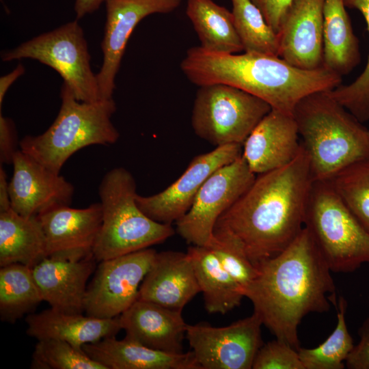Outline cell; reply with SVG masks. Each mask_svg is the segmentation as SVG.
<instances>
[{
	"instance_id": "37",
	"label": "cell",
	"mask_w": 369,
	"mask_h": 369,
	"mask_svg": "<svg viewBox=\"0 0 369 369\" xmlns=\"http://www.w3.org/2000/svg\"><path fill=\"white\" fill-rule=\"evenodd\" d=\"M18 150L14 124L0 112V164H12Z\"/></svg>"
},
{
	"instance_id": "12",
	"label": "cell",
	"mask_w": 369,
	"mask_h": 369,
	"mask_svg": "<svg viewBox=\"0 0 369 369\" xmlns=\"http://www.w3.org/2000/svg\"><path fill=\"white\" fill-rule=\"evenodd\" d=\"M156 254L149 247L100 261L87 288L86 315L111 318L127 310L137 299L140 285Z\"/></svg>"
},
{
	"instance_id": "18",
	"label": "cell",
	"mask_w": 369,
	"mask_h": 369,
	"mask_svg": "<svg viewBox=\"0 0 369 369\" xmlns=\"http://www.w3.org/2000/svg\"><path fill=\"white\" fill-rule=\"evenodd\" d=\"M293 115L271 109L243 144L242 156L256 175L275 170L292 161L301 143Z\"/></svg>"
},
{
	"instance_id": "22",
	"label": "cell",
	"mask_w": 369,
	"mask_h": 369,
	"mask_svg": "<svg viewBox=\"0 0 369 369\" xmlns=\"http://www.w3.org/2000/svg\"><path fill=\"white\" fill-rule=\"evenodd\" d=\"M106 369H201L193 351L172 353L153 349L126 337H106L83 346Z\"/></svg>"
},
{
	"instance_id": "36",
	"label": "cell",
	"mask_w": 369,
	"mask_h": 369,
	"mask_svg": "<svg viewBox=\"0 0 369 369\" xmlns=\"http://www.w3.org/2000/svg\"><path fill=\"white\" fill-rule=\"evenodd\" d=\"M359 340L348 355L345 366L348 369H369V316L358 331Z\"/></svg>"
},
{
	"instance_id": "5",
	"label": "cell",
	"mask_w": 369,
	"mask_h": 369,
	"mask_svg": "<svg viewBox=\"0 0 369 369\" xmlns=\"http://www.w3.org/2000/svg\"><path fill=\"white\" fill-rule=\"evenodd\" d=\"M60 96V109L49 128L40 135H27L19 142L20 150L59 174L78 150L92 145H111L120 137L111 120L116 111L113 98L79 101L64 82Z\"/></svg>"
},
{
	"instance_id": "6",
	"label": "cell",
	"mask_w": 369,
	"mask_h": 369,
	"mask_svg": "<svg viewBox=\"0 0 369 369\" xmlns=\"http://www.w3.org/2000/svg\"><path fill=\"white\" fill-rule=\"evenodd\" d=\"M102 225L92 254L102 261L160 244L175 233L172 224L148 217L136 202V183L124 167L105 174L99 186Z\"/></svg>"
},
{
	"instance_id": "26",
	"label": "cell",
	"mask_w": 369,
	"mask_h": 369,
	"mask_svg": "<svg viewBox=\"0 0 369 369\" xmlns=\"http://www.w3.org/2000/svg\"><path fill=\"white\" fill-rule=\"evenodd\" d=\"M187 252L191 259L207 312L224 314L239 306L244 297L241 286L223 269L212 250L192 245Z\"/></svg>"
},
{
	"instance_id": "42",
	"label": "cell",
	"mask_w": 369,
	"mask_h": 369,
	"mask_svg": "<svg viewBox=\"0 0 369 369\" xmlns=\"http://www.w3.org/2000/svg\"><path fill=\"white\" fill-rule=\"evenodd\" d=\"M368 131H369V130H368Z\"/></svg>"
},
{
	"instance_id": "14",
	"label": "cell",
	"mask_w": 369,
	"mask_h": 369,
	"mask_svg": "<svg viewBox=\"0 0 369 369\" xmlns=\"http://www.w3.org/2000/svg\"><path fill=\"white\" fill-rule=\"evenodd\" d=\"M182 0H105L106 23L101 43L103 62L96 74L102 100L113 98L115 79L127 42L137 24L148 15L174 11Z\"/></svg>"
},
{
	"instance_id": "19",
	"label": "cell",
	"mask_w": 369,
	"mask_h": 369,
	"mask_svg": "<svg viewBox=\"0 0 369 369\" xmlns=\"http://www.w3.org/2000/svg\"><path fill=\"white\" fill-rule=\"evenodd\" d=\"M93 254L79 260L44 258L32 267L43 301L51 308L68 314H82L87 282L95 271Z\"/></svg>"
},
{
	"instance_id": "41",
	"label": "cell",
	"mask_w": 369,
	"mask_h": 369,
	"mask_svg": "<svg viewBox=\"0 0 369 369\" xmlns=\"http://www.w3.org/2000/svg\"><path fill=\"white\" fill-rule=\"evenodd\" d=\"M105 0H76L74 11L77 20L81 18L87 14H91L98 10Z\"/></svg>"
},
{
	"instance_id": "34",
	"label": "cell",
	"mask_w": 369,
	"mask_h": 369,
	"mask_svg": "<svg viewBox=\"0 0 369 369\" xmlns=\"http://www.w3.org/2000/svg\"><path fill=\"white\" fill-rule=\"evenodd\" d=\"M207 247L212 250L223 269L241 286V290L256 276L257 267L232 241L214 236Z\"/></svg>"
},
{
	"instance_id": "38",
	"label": "cell",
	"mask_w": 369,
	"mask_h": 369,
	"mask_svg": "<svg viewBox=\"0 0 369 369\" xmlns=\"http://www.w3.org/2000/svg\"><path fill=\"white\" fill-rule=\"evenodd\" d=\"M277 33L282 18L292 0H251Z\"/></svg>"
},
{
	"instance_id": "15",
	"label": "cell",
	"mask_w": 369,
	"mask_h": 369,
	"mask_svg": "<svg viewBox=\"0 0 369 369\" xmlns=\"http://www.w3.org/2000/svg\"><path fill=\"white\" fill-rule=\"evenodd\" d=\"M9 182L11 208L24 217L37 216L57 206L70 205L73 185L30 155L18 150Z\"/></svg>"
},
{
	"instance_id": "9",
	"label": "cell",
	"mask_w": 369,
	"mask_h": 369,
	"mask_svg": "<svg viewBox=\"0 0 369 369\" xmlns=\"http://www.w3.org/2000/svg\"><path fill=\"white\" fill-rule=\"evenodd\" d=\"M25 58L36 59L56 70L77 100H102L83 31L77 20L1 53L3 62Z\"/></svg>"
},
{
	"instance_id": "25",
	"label": "cell",
	"mask_w": 369,
	"mask_h": 369,
	"mask_svg": "<svg viewBox=\"0 0 369 369\" xmlns=\"http://www.w3.org/2000/svg\"><path fill=\"white\" fill-rule=\"evenodd\" d=\"M46 257L44 232L37 216L24 217L12 208L0 212V266L33 267Z\"/></svg>"
},
{
	"instance_id": "35",
	"label": "cell",
	"mask_w": 369,
	"mask_h": 369,
	"mask_svg": "<svg viewBox=\"0 0 369 369\" xmlns=\"http://www.w3.org/2000/svg\"><path fill=\"white\" fill-rule=\"evenodd\" d=\"M252 369H304L298 351L287 342L275 339L263 344L254 361Z\"/></svg>"
},
{
	"instance_id": "16",
	"label": "cell",
	"mask_w": 369,
	"mask_h": 369,
	"mask_svg": "<svg viewBox=\"0 0 369 369\" xmlns=\"http://www.w3.org/2000/svg\"><path fill=\"white\" fill-rule=\"evenodd\" d=\"M37 217L44 234L46 257L79 260L93 254L102 225L100 202L83 208L57 206Z\"/></svg>"
},
{
	"instance_id": "20",
	"label": "cell",
	"mask_w": 369,
	"mask_h": 369,
	"mask_svg": "<svg viewBox=\"0 0 369 369\" xmlns=\"http://www.w3.org/2000/svg\"><path fill=\"white\" fill-rule=\"evenodd\" d=\"M200 292L187 252H156L139 290L138 298L182 311Z\"/></svg>"
},
{
	"instance_id": "3",
	"label": "cell",
	"mask_w": 369,
	"mask_h": 369,
	"mask_svg": "<svg viewBox=\"0 0 369 369\" xmlns=\"http://www.w3.org/2000/svg\"><path fill=\"white\" fill-rule=\"evenodd\" d=\"M180 68L196 85H228L263 100L271 109L292 115L305 97L331 90L342 83V77L324 66L305 70L279 56L217 53L200 46L187 51Z\"/></svg>"
},
{
	"instance_id": "10",
	"label": "cell",
	"mask_w": 369,
	"mask_h": 369,
	"mask_svg": "<svg viewBox=\"0 0 369 369\" xmlns=\"http://www.w3.org/2000/svg\"><path fill=\"white\" fill-rule=\"evenodd\" d=\"M256 176L242 155L217 169L204 183L188 212L176 222L178 234L188 244L208 247L219 217L248 189Z\"/></svg>"
},
{
	"instance_id": "40",
	"label": "cell",
	"mask_w": 369,
	"mask_h": 369,
	"mask_svg": "<svg viewBox=\"0 0 369 369\" xmlns=\"http://www.w3.org/2000/svg\"><path fill=\"white\" fill-rule=\"evenodd\" d=\"M11 208V202L9 193V182L7 179L6 173L0 165V212H3Z\"/></svg>"
},
{
	"instance_id": "32",
	"label": "cell",
	"mask_w": 369,
	"mask_h": 369,
	"mask_svg": "<svg viewBox=\"0 0 369 369\" xmlns=\"http://www.w3.org/2000/svg\"><path fill=\"white\" fill-rule=\"evenodd\" d=\"M35 369H106L83 348L59 340H38L32 356Z\"/></svg>"
},
{
	"instance_id": "29",
	"label": "cell",
	"mask_w": 369,
	"mask_h": 369,
	"mask_svg": "<svg viewBox=\"0 0 369 369\" xmlns=\"http://www.w3.org/2000/svg\"><path fill=\"white\" fill-rule=\"evenodd\" d=\"M347 302L338 299L337 324L329 336L315 348H299L297 351L304 369H343L354 344L346 322Z\"/></svg>"
},
{
	"instance_id": "2",
	"label": "cell",
	"mask_w": 369,
	"mask_h": 369,
	"mask_svg": "<svg viewBox=\"0 0 369 369\" xmlns=\"http://www.w3.org/2000/svg\"><path fill=\"white\" fill-rule=\"evenodd\" d=\"M254 279L241 288L277 339L298 350V327L312 312L335 307L336 286L327 262L305 227L282 251L256 266Z\"/></svg>"
},
{
	"instance_id": "13",
	"label": "cell",
	"mask_w": 369,
	"mask_h": 369,
	"mask_svg": "<svg viewBox=\"0 0 369 369\" xmlns=\"http://www.w3.org/2000/svg\"><path fill=\"white\" fill-rule=\"evenodd\" d=\"M243 146L228 144L195 156L182 175L162 191L149 196L137 194L139 208L150 219L172 224L190 209L198 191L219 167L242 155Z\"/></svg>"
},
{
	"instance_id": "33",
	"label": "cell",
	"mask_w": 369,
	"mask_h": 369,
	"mask_svg": "<svg viewBox=\"0 0 369 369\" xmlns=\"http://www.w3.org/2000/svg\"><path fill=\"white\" fill-rule=\"evenodd\" d=\"M345 5L357 10L364 16L369 32V0H344ZM331 96L360 122L369 120V55L359 76L348 85L329 90Z\"/></svg>"
},
{
	"instance_id": "1",
	"label": "cell",
	"mask_w": 369,
	"mask_h": 369,
	"mask_svg": "<svg viewBox=\"0 0 369 369\" xmlns=\"http://www.w3.org/2000/svg\"><path fill=\"white\" fill-rule=\"evenodd\" d=\"M313 182L309 156L301 144L290 163L256 175L219 217L214 236L234 242L255 266L276 256L303 230Z\"/></svg>"
},
{
	"instance_id": "7",
	"label": "cell",
	"mask_w": 369,
	"mask_h": 369,
	"mask_svg": "<svg viewBox=\"0 0 369 369\" xmlns=\"http://www.w3.org/2000/svg\"><path fill=\"white\" fill-rule=\"evenodd\" d=\"M331 272L351 273L369 264V232L338 196L327 180L312 183L304 218Z\"/></svg>"
},
{
	"instance_id": "24",
	"label": "cell",
	"mask_w": 369,
	"mask_h": 369,
	"mask_svg": "<svg viewBox=\"0 0 369 369\" xmlns=\"http://www.w3.org/2000/svg\"><path fill=\"white\" fill-rule=\"evenodd\" d=\"M344 0H324L323 66L340 77L350 73L361 55Z\"/></svg>"
},
{
	"instance_id": "30",
	"label": "cell",
	"mask_w": 369,
	"mask_h": 369,
	"mask_svg": "<svg viewBox=\"0 0 369 369\" xmlns=\"http://www.w3.org/2000/svg\"><path fill=\"white\" fill-rule=\"evenodd\" d=\"M234 23L246 53L279 56L277 33L251 0H231Z\"/></svg>"
},
{
	"instance_id": "21",
	"label": "cell",
	"mask_w": 369,
	"mask_h": 369,
	"mask_svg": "<svg viewBox=\"0 0 369 369\" xmlns=\"http://www.w3.org/2000/svg\"><path fill=\"white\" fill-rule=\"evenodd\" d=\"M119 318L125 337L153 349L184 353L182 341L189 325L182 311L137 299Z\"/></svg>"
},
{
	"instance_id": "8",
	"label": "cell",
	"mask_w": 369,
	"mask_h": 369,
	"mask_svg": "<svg viewBox=\"0 0 369 369\" xmlns=\"http://www.w3.org/2000/svg\"><path fill=\"white\" fill-rule=\"evenodd\" d=\"M271 109L263 100L221 83L200 86L193 103L191 125L195 133L215 147L243 144Z\"/></svg>"
},
{
	"instance_id": "27",
	"label": "cell",
	"mask_w": 369,
	"mask_h": 369,
	"mask_svg": "<svg viewBox=\"0 0 369 369\" xmlns=\"http://www.w3.org/2000/svg\"><path fill=\"white\" fill-rule=\"evenodd\" d=\"M186 14L203 49L225 53L243 51L232 12L225 7L213 0H188Z\"/></svg>"
},
{
	"instance_id": "31",
	"label": "cell",
	"mask_w": 369,
	"mask_h": 369,
	"mask_svg": "<svg viewBox=\"0 0 369 369\" xmlns=\"http://www.w3.org/2000/svg\"><path fill=\"white\" fill-rule=\"evenodd\" d=\"M327 181L348 209L369 232V156L343 168Z\"/></svg>"
},
{
	"instance_id": "11",
	"label": "cell",
	"mask_w": 369,
	"mask_h": 369,
	"mask_svg": "<svg viewBox=\"0 0 369 369\" xmlns=\"http://www.w3.org/2000/svg\"><path fill=\"white\" fill-rule=\"evenodd\" d=\"M257 314L225 327L189 325L186 338L201 369H251L264 344Z\"/></svg>"
},
{
	"instance_id": "23",
	"label": "cell",
	"mask_w": 369,
	"mask_h": 369,
	"mask_svg": "<svg viewBox=\"0 0 369 369\" xmlns=\"http://www.w3.org/2000/svg\"><path fill=\"white\" fill-rule=\"evenodd\" d=\"M27 333L37 340H59L83 348L87 343L115 336L122 329L119 316L100 318L82 314H68L53 308L29 314Z\"/></svg>"
},
{
	"instance_id": "4",
	"label": "cell",
	"mask_w": 369,
	"mask_h": 369,
	"mask_svg": "<svg viewBox=\"0 0 369 369\" xmlns=\"http://www.w3.org/2000/svg\"><path fill=\"white\" fill-rule=\"evenodd\" d=\"M293 117L314 180H327L351 163L369 156V131L335 100L329 91L303 98Z\"/></svg>"
},
{
	"instance_id": "28",
	"label": "cell",
	"mask_w": 369,
	"mask_h": 369,
	"mask_svg": "<svg viewBox=\"0 0 369 369\" xmlns=\"http://www.w3.org/2000/svg\"><path fill=\"white\" fill-rule=\"evenodd\" d=\"M43 301L32 268L12 263L0 269V314L2 320L14 323Z\"/></svg>"
},
{
	"instance_id": "17",
	"label": "cell",
	"mask_w": 369,
	"mask_h": 369,
	"mask_svg": "<svg viewBox=\"0 0 369 369\" xmlns=\"http://www.w3.org/2000/svg\"><path fill=\"white\" fill-rule=\"evenodd\" d=\"M324 0H292L277 32L279 57L305 70L323 66Z\"/></svg>"
},
{
	"instance_id": "39",
	"label": "cell",
	"mask_w": 369,
	"mask_h": 369,
	"mask_svg": "<svg viewBox=\"0 0 369 369\" xmlns=\"http://www.w3.org/2000/svg\"><path fill=\"white\" fill-rule=\"evenodd\" d=\"M25 72V67L18 64L17 66L10 73L2 76L0 78V109H1L2 103L6 92L10 86L18 78L22 76Z\"/></svg>"
}]
</instances>
